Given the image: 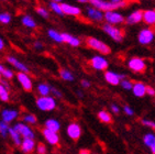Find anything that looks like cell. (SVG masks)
Listing matches in <instances>:
<instances>
[{
  "mask_svg": "<svg viewBox=\"0 0 155 154\" xmlns=\"http://www.w3.org/2000/svg\"><path fill=\"white\" fill-rule=\"evenodd\" d=\"M76 1H78L79 3H87L88 2V0H76Z\"/></svg>",
  "mask_w": 155,
  "mask_h": 154,
  "instance_id": "obj_52",
  "label": "cell"
},
{
  "mask_svg": "<svg viewBox=\"0 0 155 154\" xmlns=\"http://www.w3.org/2000/svg\"><path fill=\"white\" fill-rule=\"evenodd\" d=\"M1 77H2V76H1V74H0V80H1V79H2V78H1Z\"/></svg>",
  "mask_w": 155,
  "mask_h": 154,
  "instance_id": "obj_54",
  "label": "cell"
},
{
  "mask_svg": "<svg viewBox=\"0 0 155 154\" xmlns=\"http://www.w3.org/2000/svg\"><path fill=\"white\" fill-rule=\"evenodd\" d=\"M51 87L52 86H50V85L46 83H40V84H38V86H36V90H38L40 96L44 97V96H48L51 94Z\"/></svg>",
  "mask_w": 155,
  "mask_h": 154,
  "instance_id": "obj_24",
  "label": "cell"
},
{
  "mask_svg": "<svg viewBox=\"0 0 155 154\" xmlns=\"http://www.w3.org/2000/svg\"><path fill=\"white\" fill-rule=\"evenodd\" d=\"M76 94H77V96L79 98H83L84 97V94H83V92H81V90H77V92H76Z\"/></svg>",
  "mask_w": 155,
  "mask_h": 154,
  "instance_id": "obj_51",
  "label": "cell"
},
{
  "mask_svg": "<svg viewBox=\"0 0 155 154\" xmlns=\"http://www.w3.org/2000/svg\"><path fill=\"white\" fill-rule=\"evenodd\" d=\"M7 62L9 63V64H11L13 67L15 68V69H18L19 72H22V73H29V67H28L24 63H22L20 61V59H18L17 57L15 56H11V55H9V56H7Z\"/></svg>",
  "mask_w": 155,
  "mask_h": 154,
  "instance_id": "obj_17",
  "label": "cell"
},
{
  "mask_svg": "<svg viewBox=\"0 0 155 154\" xmlns=\"http://www.w3.org/2000/svg\"><path fill=\"white\" fill-rule=\"evenodd\" d=\"M150 150H151L152 154H155V143H154V144L151 145V146H150Z\"/></svg>",
  "mask_w": 155,
  "mask_h": 154,
  "instance_id": "obj_50",
  "label": "cell"
},
{
  "mask_svg": "<svg viewBox=\"0 0 155 154\" xmlns=\"http://www.w3.org/2000/svg\"><path fill=\"white\" fill-rule=\"evenodd\" d=\"M89 64L93 67V69L100 71V72L101 71L106 72L108 69V66H109L108 59L104 56H102V55H95V56H93L90 59Z\"/></svg>",
  "mask_w": 155,
  "mask_h": 154,
  "instance_id": "obj_7",
  "label": "cell"
},
{
  "mask_svg": "<svg viewBox=\"0 0 155 154\" xmlns=\"http://www.w3.org/2000/svg\"><path fill=\"white\" fill-rule=\"evenodd\" d=\"M141 123L145 127H149L153 130H155V121H152V120H149V119H142L141 120Z\"/></svg>",
  "mask_w": 155,
  "mask_h": 154,
  "instance_id": "obj_40",
  "label": "cell"
},
{
  "mask_svg": "<svg viewBox=\"0 0 155 154\" xmlns=\"http://www.w3.org/2000/svg\"><path fill=\"white\" fill-rule=\"evenodd\" d=\"M21 22L25 28H29V29H35L36 28V22L35 20L29 15H24L22 18H21Z\"/></svg>",
  "mask_w": 155,
  "mask_h": 154,
  "instance_id": "obj_25",
  "label": "cell"
},
{
  "mask_svg": "<svg viewBox=\"0 0 155 154\" xmlns=\"http://www.w3.org/2000/svg\"><path fill=\"white\" fill-rule=\"evenodd\" d=\"M51 92H52V95L54 96V98L56 97V98H62L63 97V94L62 92H61L60 89H57L56 87H51Z\"/></svg>",
  "mask_w": 155,
  "mask_h": 154,
  "instance_id": "obj_41",
  "label": "cell"
},
{
  "mask_svg": "<svg viewBox=\"0 0 155 154\" xmlns=\"http://www.w3.org/2000/svg\"><path fill=\"white\" fill-rule=\"evenodd\" d=\"M104 19L106 20V23L111 24V25L121 24L125 21L124 17H123L120 12L116 11V10H111V11L104 12Z\"/></svg>",
  "mask_w": 155,
  "mask_h": 154,
  "instance_id": "obj_6",
  "label": "cell"
},
{
  "mask_svg": "<svg viewBox=\"0 0 155 154\" xmlns=\"http://www.w3.org/2000/svg\"><path fill=\"white\" fill-rule=\"evenodd\" d=\"M86 44L88 45L90 49H93V50L97 51V52H99L100 54H104V55H108V54H110V52H111L110 46L107 45L106 43H104L101 40H99V38H93V36L87 38Z\"/></svg>",
  "mask_w": 155,
  "mask_h": 154,
  "instance_id": "obj_3",
  "label": "cell"
},
{
  "mask_svg": "<svg viewBox=\"0 0 155 154\" xmlns=\"http://www.w3.org/2000/svg\"><path fill=\"white\" fill-rule=\"evenodd\" d=\"M61 8L63 10L64 15H72V17H78L81 13V8L76 6L69 5V3H61Z\"/></svg>",
  "mask_w": 155,
  "mask_h": 154,
  "instance_id": "obj_18",
  "label": "cell"
},
{
  "mask_svg": "<svg viewBox=\"0 0 155 154\" xmlns=\"http://www.w3.org/2000/svg\"><path fill=\"white\" fill-rule=\"evenodd\" d=\"M0 74H1V76L7 80L12 79L13 76H15V73H13L11 69H9V68L5 67L2 64H0Z\"/></svg>",
  "mask_w": 155,
  "mask_h": 154,
  "instance_id": "obj_30",
  "label": "cell"
},
{
  "mask_svg": "<svg viewBox=\"0 0 155 154\" xmlns=\"http://www.w3.org/2000/svg\"><path fill=\"white\" fill-rule=\"evenodd\" d=\"M42 136H44V139L46 140V142L48 144L53 145V146L58 145V143H60V136H58V133L48 130L46 128L42 129Z\"/></svg>",
  "mask_w": 155,
  "mask_h": 154,
  "instance_id": "obj_13",
  "label": "cell"
},
{
  "mask_svg": "<svg viewBox=\"0 0 155 154\" xmlns=\"http://www.w3.org/2000/svg\"><path fill=\"white\" fill-rule=\"evenodd\" d=\"M78 154H90V151L89 150H87V149H81Z\"/></svg>",
  "mask_w": 155,
  "mask_h": 154,
  "instance_id": "obj_49",
  "label": "cell"
},
{
  "mask_svg": "<svg viewBox=\"0 0 155 154\" xmlns=\"http://www.w3.org/2000/svg\"><path fill=\"white\" fill-rule=\"evenodd\" d=\"M22 121L30 126V125H35L36 122H38V119H36V117L33 113H25L22 117Z\"/></svg>",
  "mask_w": 155,
  "mask_h": 154,
  "instance_id": "obj_32",
  "label": "cell"
},
{
  "mask_svg": "<svg viewBox=\"0 0 155 154\" xmlns=\"http://www.w3.org/2000/svg\"><path fill=\"white\" fill-rule=\"evenodd\" d=\"M9 136L11 138V140L13 141L15 145L17 146H20L21 145V142H22V136L17 132V131L13 129V127H10L9 129Z\"/></svg>",
  "mask_w": 155,
  "mask_h": 154,
  "instance_id": "obj_26",
  "label": "cell"
},
{
  "mask_svg": "<svg viewBox=\"0 0 155 154\" xmlns=\"http://www.w3.org/2000/svg\"><path fill=\"white\" fill-rule=\"evenodd\" d=\"M133 95L137 98H143L146 95V85L142 82H137L133 83V88H132Z\"/></svg>",
  "mask_w": 155,
  "mask_h": 154,
  "instance_id": "obj_20",
  "label": "cell"
},
{
  "mask_svg": "<svg viewBox=\"0 0 155 154\" xmlns=\"http://www.w3.org/2000/svg\"><path fill=\"white\" fill-rule=\"evenodd\" d=\"M104 80L108 84H110L112 86H118V85H120L121 80L127 78V75L119 74V73H116L114 71H106L104 74Z\"/></svg>",
  "mask_w": 155,
  "mask_h": 154,
  "instance_id": "obj_8",
  "label": "cell"
},
{
  "mask_svg": "<svg viewBox=\"0 0 155 154\" xmlns=\"http://www.w3.org/2000/svg\"><path fill=\"white\" fill-rule=\"evenodd\" d=\"M36 154H46L48 153V149H46V145L44 143H39L36 145Z\"/></svg>",
  "mask_w": 155,
  "mask_h": 154,
  "instance_id": "obj_39",
  "label": "cell"
},
{
  "mask_svg": "<svg viewBox=\"0 0 155 154\" xmlns=\"http://www.w3.org/2000/svg\"><path fill=\"white\" fill-rule=\"evenodd\" d=\"M48 6H50V8H51L52 11H53L54 13H56L57 15H61V17H63V15H64L62 8H61V3H58V2H54V1H51Z\"/></svg>",
  "mask_w": 155,
  "mask_h": 154,
  "instance_id": "obj_34",
  "label": "cell"
},
{
  "mask_svg": "<svg viewBox=\"0 0 155 154\" xmlns=\"http://www.w3.org/2000/svg\"><path fill=\"white\" fill-rule=\"evenodd\" d=\"M88 2L91 5V7L96 8V9H99L102 12H107L111 11V10H116L119 9V8H123L128 5V1H124L122 0L120 3H112L111 1H107V0H88Z\"/></svg>",
  "mask_w": 155,
  "mask_h": 154,
  "instance_id": "obj_1",
  "label": "cell"
},
{
  "mask_svg": "<svg viewBox=\"0 0 155 154\" xmlns=\"http://www.w3.org/2000/svg\"><path fill=\"white\" fill-rule=\"evenodd\" d=\"M102 31H104L107 35L110 36L114 42L117 43H121L123 41V32L119 28H117L116 25H111V24L104 23L102 25Z\"/></svg>",
  "mask_w": 155,
  "mask_h": 154,
  "instance_id": "obj_4",
  "label": "cell"
},
{
  "mask_svg": "<svg viewBox=\"0 0 155 154\" xmlns=\"http://www.w3.org/2000/svg\"><path fill=\"white\" fill-rule=\"evenodd\" d=\"M48 35L50 38H52L54 42H56V43H63V40H62V33L56 31V30L54 29H48Z\"/></svg>",
  "mask_w": 155,
  "mask_h": 154,
  "instance_id": "obj_27",
  "label": "cell"
},
{
  "mask_svg": "<svg viewBox=\"0 0 155 154\" xmlns=\"http://www.w3.org/2000/svg\"><path fill=\"white\" fill-rule=\"evenodd\" d=\"M33 48L35 49V50H38V51H41V50H43V48H44V46H43V44H42L40 41H36V42H34Z\"/></svg>",
  "mask_w": 155,
  "mask_h": 154,
  "instance_id": "obj_45",
  "label": "cell"
},
{
  "mask_svg": "<svg viewBox=\"0 0 155 154\" xmlns=\"http://www.w3.org/2000/svg\"><path fill=\"white\" fill-rule=\"evenodd\" d=\"M146 95L151 96V97H154L155 96V89L151 86H146Z\"/></svg>",
  "mask_w": 155,
  "mask_h": 154,
  "instance_id": "obj_44",
  "label": "cell"
},
{
  "mask_svg": "<svg viewBox=\"0 0 155 154\" xmlns=\"http://www.w3.org/2000/svg\"><path fill=\"white\" fill-rule=\"evenodd\" d=\"M0 84H1V85H2L3 87H6V88L8 89V90H10V84H9V82H8L7 79L2 78V79L0 80Z\"/></svg>",
  "mask_w": 155,
  "mask_h": 154,
  "instance_id": "obj_47",
  "label": "cell"
},
{
  "mask_svg": "<svg viewBox=\"0 0 155 154\" xmlns=\"http://www.w3.org/2000/svg\"><path fill=\"white\" fill-rule=\"evenodd\" d=\"M44 128L48 129V130L53 131V132H58L61 130V123L56 119H48L44 122Z\"/></svg>",
  "mask_w": 155,
  "mask_h": 154,
  "instance_id": "obj_23",
  "label": "cell"
},
{
  "mask_svg": "<svg viewBox=\"0 0 155 154\" xmlns=\"http://www.w3.org/2000/svg\"><path fill=\"white\" fill-rule=\"evenodd\" d=\"M12 20V17L9 12H1L0 13V23L9 24Z\"/></svg>",
  "mask_w": 155,
  "mask_h": 154,
  "instance_id": "obj_36",
  "label": "cell"
},
{
  "mask_svg": "<svg viewBox=\"0 0 155 154\" xmlns=\"http://www.w3.org/2000/svg\"><path fill=\"white\" fill-rule=\"evenodd\" d=\"M9 123H7L5 121H0V136H2V138H7L8 134H9Z\"/></svg>",
  "mask_w": 155,
  "mask_h": 154,
  "instance_id": "obj_35",
  "label": "cell"
},
{
  "mask_svg": "<svg viewBox=\"0 0 155 154\" xmlns=\"http://www.w3.org/2000/svg\"><path fill=\"white\" fill-rule=\"evenodd\" d=\"M17 79L20 83V85L22 86L23 90L25 92H31L33 88V83L31 77L29 76L28 73H22V72H18L17 74Z\"/></svg>",
  "mask_w": 155,
  "mask_h": 154,
  "instance_id": "obj_11",
  "label": "cell"
},
{
  "mask_svg": "<svg viewBox=\"0 0 155 154\" xmlns=\"http://www.w3.org/2000/svg\"><path fill=\"white\" fill-rule=\"evenodd\" d=\"M110 109H111V111L114 113V115H119L120 113V108H119V106L117 104H112L110 106Z\"/></svg>",
  "mask_w": 155,
  "mask_h": 154,
  "instance_id": "obj_43",
  "label": "cell"
},
{
  "mask_svg": "<svg viewBox=\"0 0 155 154\" xmlns=\"http://www.w3.org/2000/svg\"><path fill=\"white\" fill-rule=\"evenodd\" d=\"M52 1H54V2H62V0H52Z\"/></svg>",
  "mask_w": 155,
  "mask_h": 154,
  "instance_id": "obj_53",
  "label": "cell"
},
{
  "mask_svg": "<svg viewBox=\"0 0 155 154\" xmlns=\"http://www.w3.org/2000/svg\"><path fill=\"white\" fill-rule=\"evenodd\" d=\"M36 13L39 15H41L42 18H44V19H48V17H50L48 11L45 9V8H43V7H38V8H36Z\"/></svg>",
  "mask_w": 155,
  "mask_h": 154,
  "instance_id": "obj_38",
  "label": "cell"
},
{
  "mask_svg": "<svg viewBox=\"0 0 155 154\" xmlns=\"http://www.w3.org/2000/svg\"><path fill=\"white\" fill-rule=\"evenodd\" d=\"M81 87H84V88H89L90 87V82L87 79H81Z\"/></svg>",
  "mask_w": 155,
  "mask_h": 154,
  "instance_id": "obj_46",
  "label": "cell"
},
{
  "mask_svg": "<svg viewBox=\"0 0 155 154\" xmlns=\"http://www.w3.org/2000/svg\"><path fill=\"white\" fill-rule=\"evenodd\" d=\"M143 21L147 25H155V10L153 9L144 10Z\"/></svg>",
  "mask_w": 155,
  "mask_h": 154,
  "instance_id": "obj_22",
  "label": "cell"
},
{
  "mask_svg": "<svg viewBox=\"0 0 155 154\" xmlns=\"http://www.w3.org/2000/svg\"><path fill=\"white\" fill-rule=\"evenodd\" d=\"M0 100L3 101V102H8L10 100L9 90L6 87H3L1 84H0Z\"/></svg>",
  "mask_w": 155,
  "mask_h": 154,
  "instance_id": "obj_31",
  "label": "cell"
},
{
  "mask_svg": "<svg viewBox=\"0 0 155 154\" xmlns=\"http://www.w3.org/2000/svg\"><path fill=\"white\" fill-rule=\"evenodd\" d=\"M155 33L151 29H142L137 34V41L142 45H149L154 41Z\"/></svg>",
  "mask_w": 155,
  "mask_h": 154,
  "instance_id": "obj_10",
  "label": "cell"
},
{
  "mask_svg": "<svg viewBox=\"0 0 155 154\" xmlns=\"http://www.w3.org/2000/svg\"><path fill=\"white\" fill-rule=\"evenodd\" d=\"M66 132H67V136L73 141H78L79 138L81 136V128L79 126V123H77V122H72V123H69L67 126Z\"/></svg>",
  "mask_w": 155,
  "mask_h": 154,
  "instance_id": "obj_12",
  "label": "cell"
},
{
  "mask_svg": "<svg viewBox=\"0 0 155 154\" xmlns=\"http://www.w3.org/2000/svg\"><path fill=\"white\" fill-rule=\"evenodd\" d=\"M120 86L122 87L124 90H132V88H133V83H132L130 79H122L121 82H120Z\"/></svg>",
  "mask_w": 155,
  "mask_h": 154,
  "instance_id": "obj_37",
  "label": "cell"
},
{
  "mask_svg": "<svg viewBox=\"0 0 155 154\" xmlns=\"http://www.w3.org/2000/svg\"><path fill=\"white\" fill-rule=\"evenodd\" d=\"M128 67L134 73H143L146 68V63L141 57H131L128 62Z\"/></svg>",
  "mask_w": 155,
  "mask_h": 154,
  "instance_id": "obj_9",
  "label": "cell"
},
{
  "mask_svg": "<svg viewBox=\"0 0 155 154\" xmlns=\"http://www.w3.org/2000/svg\"><path fill=\"white\" fill-rule=\"evenodd\" d=\"M35 105L41 111H52L56 108V99L53 96H40L35 99Z\"/></svg>",
  "mask_w": 155,
  "mask_h": 154,
  "instance_id": "obj_2",
  "label": "cell"
},
{
  "mask_svg": "<svg viewBox=\"0 0 155 154\" xmlns=\"http://www.w3.org/2000/svg\"><path fill=\"white\" fill-rule=\"evenodd\" d=\"M60 76L63 80L65 82H74L75 80V76L72 72L68 71V69H65V68H62L60 69Z\"/></svg>",
  "mask_w": 155,
  "mask_h": 154,
  "instance_id": "obj_28",
  "label": "cell"
},
{
  "mask_svg": "<svg viewBox=\"0 0 155 154\" xmlns=\"http://www.w3.org/2000/svg\"><path fill=\"white\" fill-rule=\"evenodd\" d=\"M3 1H5V0H3Z\"/></svg>",
  "mask_w": 155,
  "mask_h": 154,
  "instance_id": "obj_55",
  "label": "cell"
},
{
  "mask_svg": "<svg viewBox=\"0 0 155 154\" xmlns=\"http://www.w3.org/2000/svg\"><path fill=\"white\" fill-rule=\"evenodd\" d=\"M13 129H15L19 134H20L23 139H34L35 138V133L34 131L32 130V128L29 125L24 123V122H17L15 126H13Z\"/></svg>",
  "mask_w": 155,
  "mask_h": 154,
  "instance_id": "obj_5",
  "label": "cell"
},
{
  "mask_svg": "<svg viewBox=\"0 0 155 154\" xmlns=\"http://www.w3.org/2000/svg\"><path fill=\"white\" fill-rule=\"evenodd\" d=\"M0 117H1L2 121L10 123V122H12L19 117V111L15 109H3L0 112Z\"/></svg>",
  "mask_w": 155,
  "mask_h": 154,
  "instance_id": "obj_16",
  "label": "cell"
},
{
  "mask_svg": "<svg viewBox=\"0 0 155 154\" xmlns=\"http://www.w3.org/2000/svg\"><path fill=\"white\" fill-rule=\"evenodd\" d=\"M20 148H21V151L23 152V153L31 154L33 151H34V149L36 148L35 141H34V139H29V138H27V139H22Z\"/></svg>",
  "mask_w": 155,
  "mask_h": 154,
  "instance_id": "obj_19",
  "label": "cell"
},
{
  "mask_svg": "<svg viewBox=\"0 0 155 154\" xmlns=\"http://www.w3.org/2000/svg\"><path fill=\"white\" fill-rule=\"evenodd\" d=\"M86 15L87 18L90 19L94 22H101L104 20V12L100 11L99 9H96L94 7H87L86 8Z\"/></svg>",
  "mask_w": 155,
  "mask_h": 154,
  "instance_id": "obj_14",
  "label": "cell"
},
{
  "mask_svg": "<svg viewBox=\"0 0 155 154\" xmlns=\"http://www.w3.org/2000/svg\"><path fill=\"white\" fill-rule=\"evenodd\" d=\"M5 46H6V43L3 41V38L0 36V51H2L5 49Z\"/></svg>",
  "mask_w": 155,
  "mask_h": 154,
  "instance_id": "obj_48",
  "label": "cell"
},
{
  "mask_svg": "<svg viewBox=\"0 0 155 154\" xmlns=\"http://www.w3.org/2000/svg\"><path fill=\"white\" fill-rule=\"evenodd\" d=\"M141 21H143V11L142 10H134L125 19V23L128 25H133V24L140 23Z\"/></svg>",
  "mask_w": 155,
  "mask_h": 154,
  "instance_id": "obj_15",
  "label": "cell"
},
{
  "mask_svg": "<svg viewBox=\"0 0 155 154\" xmlns=\"http://www.w3.org/2000/svg\"><path fill=\"white\" fill-rule=\"evenodd\" d=\"M98 119L104 123H111L112 122V117L107 110H100L98 112Z\"/></svg>",
  "mask_w": 155,
  "mask_h": 154,
  "instance_id": "obj_29",
  "label": "cell"
},
{
  "mask_svg": "<svg viewBox=\"0 0 155 154\" xmlns=\"http://www.w3.org/2000/svg\"><path fill=\"white\" fill-rule=\"evenodd\" d=\"M143 143L147 146V148H150L152 144H154L155 143V134L152 133V132L146 133L145 136H143Z\"/></svg>",
  "mask_w": 155,
  "mask_h": 154,
  "instance_id": "obj_33",
  "label": "cell"
},
{
  "mask_svg": "<svg viewBox=\"0 0 155 154\" xmlns=\"http://www.w3.org/2000/svg\"><path fill=\"white\" fill-rule=\"evenodd\" d=\"M123 112H124L127 116H133L134 115V110L132 109L130 106L125 105V106H123Z\"/></svg>",
  "mask_w": 155,
  "mask_h": 154,
  "instance_id": "obj_42",
  "label": "cell"
},
{
  "mask_svg": "<svg viewBox=\"0 0 155 154\" xmlns=\"http://www.w3.org/2000/svg\"><path fill=\"white\" fill-rule=\"evenodd\" d=\"M62 40H63V43H66V44H69L73 48H77L81 45V40L76 36L72 35V34H69V33H62Z\"/></svg>",
  "mask_w": 155,
  "mask_h": 154,
  "instance_id": "obj_21",
  "label": "cell"
}]
</instances>
